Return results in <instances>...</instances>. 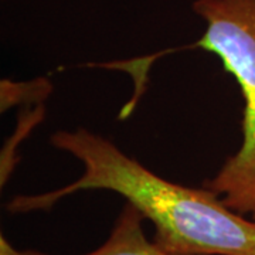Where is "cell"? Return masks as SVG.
Segmentation results:
<instances>
[{
    "label": "cell",
    "instance_id": "cell-1",
    "mask_svg": "<svg viewBox=\"0 0 255 255\" xmlns=\"http://www.w3.org/2000/svg\"><path fill=\"white\" fill-rule=\"evenodd\" d=\"M50 143L75 157L84 172L64 187L13 197L6 206L9 213L47 211L78 191H114L155 226L153 241L170 254L255 255L254 220L233 211L206 186L163 179L110 139L84 128L58 130Z\"/></svg>",
    "mask_w": 255,
    "mask_h": 255
},
{
    "label": "cell",
    "instance_id": "cell-2",
    "mask_svg": "<svg viewBox=\"0 0 255 255\" xmlns=\"http://www.w3.org/2000/svg\"><path fill=\"white\" fill-rule=\"evenodd\" d=\"M191 7L206 28L190 48L217 55L244 101L241 145L204 186L244 216L255 193V0H196Z\"/></svg>",
    "mask_w": 255,
    "mask_h": 255
},
{
    "label": "cell",
    "instance_id": "cell-3",
    "mask_svg": "<svg viewBox=\"0 0 255 255\" xmlns=\"http://www.w3.org/2000/svg\"><path fill=\"white\" fill-rule=\"evenodd\" d=\"M145 217L132 204L127 203L108 238L98 248L81 255H173L155 241H150L143 231ZM0 255H47L36 250H16L4 237L0 238Z\"/></svg>",
    "mask_w": 255,
    "mask_h": 255
},
{
    "label": "cell",
    "instance_id": "cell-4",
    "mask_svg": "<svg viewBox=\"0 0 255 255\" xmlns=\"http://www.w3.org/2000/svg\"><path fill=\"white\" fill-rule=\"evenodd\" d=\"M1 112L16 105H40L53 92V84L47 78H36L30 82H13L3 80L0 87Z\"/></svg>",
    "mask_w": 255,
    "mask_h": 255
},
{
    "label": "cell",
    "instance_id": "cell-5",
    "mask_svg": "<svg viewBox=\"0 0 255 255\" xmlns=\"http://www.w3.org/2000/svg\"><path fill=\"white\" fill-rule=\"evenodd\" d=\"M44 118V105L40 104L36 105L33 110H30L26 114L24 118L20 119L17 127V132L11 136V139L7 143V147L3 150V155H1V166H0V183L1 186H4V183L7 182L10 179V176L13 173V169L16 167L17 163V159H16V149L17 146L21 143V140L26 136L30 135V132L36 128Z\"/></svg>",
    "mask_w": 255,
    "mask_h": 255
},
{
    "label": "cell",
    "instance_id": "cell-6",
    "mask_svg": "<svg viewBox=\"0 0 255 255\" xmlns=\"http://www.w3.org/2000/svg\"><path fill=\"white\" fill-rule=\"evenodd\" d=\"M244 216H246V217H248V219L254 220L255 221V193L253 194L251 200H250L248 206H247L246 211H244Z\"/></svg>",
    "mask_w": 255,
    "mask_h": 255
}]
</instances>
